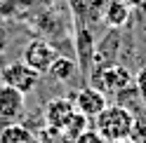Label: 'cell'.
<instances>
[{
  "label": "cell",
  "instance_id": "1",
  "mask_svg": "<svg viewBox=\"0 0 146 143\" xmlns=\"http://www.w3.org/2000/svg\"><path fill=\"white\" fill-rule=\"evenodd\" d=\"M134 122H137L134 113L130 108H125V106L115 103V106H108L99 117H94V129L108 143H113V141L130 138L134 131Z\"/></svg>",
  "mask_w": 146,
  "mask_h": 143
},
{
  "label": "cell",
  "instance_id": "2",
  "mask_svg": "<svg viewBox=\"0 0 146 143\" xmlns=\"http://www.w3.org/2000/svg\"><path fill=\"white\" fill-rule=\"evenodd\" d=\"M132 85H134V75L120 64H106L97 70V89L104 94L118 96Z\"/></svg>",
  "mask_w": 146,
  "mask_h": 143
},
{
  "label": "cell",
  "instance_id": "3",
  "mask_svg": "<svg viewBox=\"0 0 146 143\" xmlns=\"http://www.w3.org/2000/svg\"><path fill=\"white\" fill-rule=\"evenodd\" d=\"M0 77H3L5 85L14 87L17 92H21L24 96L31 94L40 82V73H35L33 68H29L24 61H14V64H7L0 68Z\"/></svg>",
  "mask_w": 146,
  "mask_h": 143
},
{
  "label": "cell",
  "instance_id": "4",
  "mask_svg": "<svg viewBox=\"0 0 146 143\" xmlns=\"http://www.w3.org/2000/svg\"><path fill=\"white\" fill-rule=\"evenodd\" d=\"M68 96L73 99V103H76V110L83 113L87 120L99 117V115L108 108L106 94L99 92L97 87H83V89H78V92H73V94H68Z\"/></svg>",
  "mask_w": 146,
  "mask_h": 143
},
{
  "label": "cell",
  "instance_id": "5",
  "mask_svg": "<svg viewBox=\"0 0 146 143\" xmlns=\"http://www.w3.org/2000/svg\"><path fill=\"white\" fill-rule=\"evenodd\" d=\"M59 54H57V49L52 47L50 42H45V40H31L29 45L24 47V64L29 66V68H33L35 73H47L50 70V66L54 64V59H57Z\"/></svg>",
  "mask_w": 146,
  "mask_h": 143
},
{
  "label": "cell",
  "instance_id": "6",
  "mask_svg": "<svg viewBox=\"0 0 146 143\" xmlns=\"http://www.w3.org/2000/svg\"><path fill=\"white\" fill-rule=\"evenodd\" d=\"M24 108H26V96L17 92L14 87L0 82V122L12 124L24 115Z\"/></svg>",
  "mask_w": 146,
  "mask_h": 143
},
{
  "label": "cell",
  "instance_id": "7",
  "mask_svg": "<svg viewBox=\"0 0 146 143\" xmlns=\"http://www.w3.org/2000/svg\"><path fill=\"white\" fill-rule=\"evenodd\" d=\"M76 113V103L71 96H54L45 103V124L47 127H57L64 129V124L71 120V115Z\"/></svg>",
  "mask_w": 146,
  "mask_h": 143
},
{
  "label": "cell",
  "instance_id": "8",
  "mask_svg": "<svg viewBox=\"0 0 146 143\" xmlns=\"http://www.w3.org/2000/svg\"><path fill=\"white\" fill-rule=\"evenodd\" d=\"M104 21L111 28H123V26L130 21V7H127L123 0H108L106 10H104Z\"/></svg>",
  "mask_w": 146,
  "mask_h": 143
},
{
  "label": "cell",
  "instance_id": "9",
  "mask_svg": "<svg viewBox=\"0 0 146 143\" xmlns=\"http://www.w3.org/2000/svg\"><path fill=\"white\" fill-rule=\"evenodd\" d=\"M0 143H38V141H35V134L31 129L12 122V124L0 127Z\"/></svg>",
  "mask_w": 146,
  "mask_h": 143
},
{
  "label": "cell",
  "instance_id": "10",
  "mask_svg": "<svg viewBox=\"0 0 146 143\" xmlns=\"http://www.w3.org/2000/svg\"><path fill=\"white\" fill-rule=\"evenodd\" d=\"M47 75H50L52 80H57V82H68V80L76 75V61L59 54L57 59H54V64L50 66Z\"/></svg>",
  "mask_w": 146,
  "mask_h": 143
},
{
  "label": "cell",
  "instance_id": "11",
  "mask_svg": "<svg viewBox=\"0 0 146 143\" xmlns=\"http://www.w3.org/2000/svg\"><path fill=\"white\" fill-rule=\"evenodd\" d=\"M87 129H90V120L85 117L83 113H78V110L71 115V120H68L66 124H64V134L68 136V141H71V143L76 141L78 136H83Z\"/></svg>",
  "mask_w": 146,
  "mask_h": 143
},
{
  "label": "cell",
  "instance_id": "12",
  "mask_svg": "<svg viewBox=\"0 0 146 143\" xmlns=\"http://www.w3.org/2000/svg\"><path fill=\"white\" fill-rule=\"evenodd\" d=\"M35 141L38 143H71L68 136L64 134V129H57V127H45L35 134Z\"/></svg>",
  "mask_w": 146,
  "mask_h": 143
},
{
  "label": "cell",
  "instance_id": "13",
  "mask_svg": "<svg viewBox=\"0 0 146 143\" xmlns=\"http://www.w3.org/2000/svg\"><path fill=\"white\" fill-rule=\"evenodd\" d=\"M134 87H137V92H139V99L146 106V66H141L139 73L134 75Z\"/></svg>",
  "mask_w": 146,
  "mask_h": 143
},
{
  "label": "cell",
  "instance_id": "14",
  "mask_svg": "<svg viewBox=\"0 0 146 143\" xmlns=\"http://www.w3.org/2000/svg\"><path fill=\"white\" fill-rule=\"evenodd\" d=\"M80 49H83V56H87V59L94 56V40H90L87 31H80Z\"/></svg>",
  "mask_w": 146,
  "mask_h": 143
},
{
  "label": "cell",
  "instance_id": "15",
  "mask_svg": "<svg viewBox=\"0 0 146 143\" xmlns=\"http://www.w3.org/2000/svg\"><path fill=\"white\" fill-rule=\"evenodd\" d=\"M73 143H108V141H106V138H104L97 129H87L83 136H78Z\"/></svg>",
  "mask_w": 146,
  "mask_h": 143
},
{
  "label": "cell",
  "instance_id": "16",
  "mask_svg": "<svg viewBox=\"0 0 146 143\" xmlns=\"http://www.w3.org/2000/svg\"><path fill=\"white\" fill-rule=\"evenodd\" d=\"M123 3H125L127 7H130V5H137V7H139V5L144 3V0H123Z\"/></svg>",
  "mask_w": 146,
  "mask_h": 143
},
{
  "label": "cell",
  "instance_id": "17",
  "mask_svg": "<svg viewBox=\"0 0 146 143\" xmlns=\"http://www.w3.org/2000/svg\"><path fill=\"white\" fill-rule=\"evenodd\" d=\"M113 143H132V138H123V141H113Z\"/></svg>",
  "mask_w": 146,
  "mask_h": 143
}]
</instances>
